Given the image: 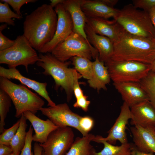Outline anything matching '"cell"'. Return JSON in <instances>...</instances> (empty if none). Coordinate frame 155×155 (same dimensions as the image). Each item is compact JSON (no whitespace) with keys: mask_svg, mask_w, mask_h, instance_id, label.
<instances>
[{"mask_svg":"<svg viewBox=\"0 0 155 155\" xmlns=\"http://www.w3.org/2000/svg\"><path fill=\"white\" fill-rule=\"evenodd\" d=\"M57 20L55 9L50 4H44L26 16L23 34L39 52L53 38Z\"/></svg>","mask_w":155,"mask_h":155,"instance_id":"6da1fadb","label":"cell"},{"mask_svg":"<svg viewBox=\"0 0 155 155\" xmlns=\"http://www.w3.org/2000/svg\"><path fill=\"white\" fill-rule=\"evenodd\" d=\"M113 43L112 61L151 64L155 59V45L152 39L131 34L123 28L118 38Z\"/></svg>","mask_w":155,"mask_h":155,"instance_id":"7a4b0ae2","label":"cell"},{"mask_svg":"<svg viewBox=\"0 0 155 155\" xmlns=\"http://www.w3.org/2000/svg\"><path fill=\"white\" fill-rule=\"evenodd\" d=\"M38 56L39 59L36 64L44 69L42 73L53 77L55 83V89L57 90L61 88L64 90L67 95V100L69 101L73 92L75 69L68 67L69 62L61 61L51 53H40Z\"/></svg>","mask_w":155,"mask_h":155,"instance_id":"3957f363","label":"cell"},{"mask_svg":"<svg viewBox=\"0 0 155 155\" xmlns=\"http://www.w3.org/2000/svg\"><path fill=\"white\" fill-rule=\"evenodd\" d=\"M0 89L11 98L16 110L15 116L16 118L20 117L26 111L35 114L44 104V101L37 94L22 84H17L2 77H0Z\"/></svg>","mask_w":155,"mask_h":155,"instance_id":"277c9868","label":"cell"},{"mask_svg":"<svg viewBox=\"0 0 155 155\" xmlns=\"http://www.w3.org/2000/svg\"><path fill=\"white\" fill-rule=\"evenodd\" d=\"M127 32L136 36L153 39L155 29L149 13L135 8L132 4L124 6L114 19Z\"/></svg>","mask_w":155,"mask_h":155,"instance_id":"5b68a950","label":"cell"},{"mask_svg":"<svg viewBox=\"0 0 155 155\" xmlns=\"http://www.w3.org/2000/svg\"><path fill=\"white\" fill-rule=\"evenodd\" d=\"M39 59L36 50L23 34L17 37L12 46L0 51V63L7 65L9 68L23 65L28 72V66L36 63Z\"/></svg>","mask_w":155,"mask_h":155,"instance_id":"8992f818","label":"cell"},{"mask_svg":"<svg viewBox=\"0 0 155 155\" xmlns=\"http://www.w3.org/2000/svg\"><path fill=\"white\" fill-rule=\"evenodd\" d=\"M51 54L59 60L67 61L75 56L95 59L98 52L90 43L78 34L73 32L53 49Z\"/></svg>","mask_w":155,"mask_h":155,"instance_id":"52a82bcc","label":"cell"},{"mask_svg":"<svg viewBox=\"0 0 155 155\" xmlns=\"http://www.w3.org/2000/svg\"><path fill=\"white\" fill-rule=\"evenodd\" d=\"M105 65L113 83L139 82L150 71V64L137 61L111 60Z\"/></svg>","mask_w":155,"mask_h":155,"instance_id":"ba28073f","label":"cell"},{"mask_svg":"<svg viewBox=\"0 0 155 155\" xmlns=\"http://www.w3.org/2000/svg\"><path fill=\"white\" fill-rule=\"evenodd\" d=\"M74 136L70 127H59L50 133L45 142L39 144L42 155H65L73 143Z\"/></svg>","mask_w":155,"mask_h":155,"instance_id":"9c48e42d","label":"cell"},{"mask_svg":"<svg viewBox=\"0 0 155 155\" xmlns=\"http://www.w3.org/2000/svg\"><path fill=\"white\" fill-rule=\"evenodd\" d=\"M40 111L43 115L59 127L74 128L80 131L83 136L88 134L85 133L80 126V121L82 117L72 111L66 103L59 104L53 106L43 107Z\"/></svg>","mask_w":155,"mask_h":155,"instance_id":"30bf717a","label":"cell"},{"mask_svg":"<svg viewBox=\"0 0 155 155\" xmlns=\"http://www.w3.org/2000/svg\"><path fill=\"white\" fill-rule=\"evenodd\" d=\"M55 8L58 17L56 30L53 38L38 52L40 53H51L58 44L73 32V24L71 18L62 3L59 4Z\"/></svg>","mask_w":155,"mask_h":155,"instance_id":"8fae6325","label":"cell"},{"mask_svg":"<svg viewBox=\"0 0 155 155\" xmlns=\"http://www.w3.org/2000/svg\"><path fill=\"white\" fill-rule=\"evenodd\" d=\"M131 118L130 108L124 102L121 107L119 116L108 132V136L106 137L100 135L95 136L93 141L97 140H103L113 145L115 144L117 141L121 144L128 143L126 129L128 121Z\"/></svg>","mask_w":155,"mask_h":155,"instance_id":"7c38bea8","label":"cell"},{"mask_svg":"<svg viewBox=\"0 0 155 155\" xmlns=\"http://www.w3.org/2000/svg\"><path fill=\"white\" fill-rule=\"evenodd\" d=\"M0 77L9 80H16L22 84L36 92L48 102V106H53L56 104L49 97L46 87V82H40L24 76L16 68L6 69L0 66Z\"/></svg>","mask_w":155,"mask_h":155,"instance_id":"4fadbf2b","label":"cell"},{"mask_svg":"<svg viewBox=\"0 0 155 155\" xmlns=\"http://www.w3.org/2000/svg\"><path fill=\"white\" fill-rule=\"evenodd\" d=\"M113 85L121 95L124 102L130 108L149 101L146 93L139 82H123L113 83Z\"/></svg>","mask_w":155,"mask_h":155,"instance_id":"5bb4252c","label":"cell"},{"mask_svg":"<svg viewBox=\"0 0 155 155\" xmlns=\"http://www.w3.org/2000/svg\"><path fill=\"white\" fill-rule=\"evenodd\" d=\"M133 144L139 150L155 153V127L134 125L130 127Z\"/></svg>","mask_w":155,"mask_h":155,"instance_id":"9a60e30c","label":"cell"},{"mask_svg":"<svg viewBox=\"0 0 155 155\" xmlns=\"http://www.w3.org/2000/svg\"><path fill=\"white\" fill-rule=\"evenodd\" d=\"M85 31L89 42L98 51L100 60L104 63L111 60L113 52L111 40L106 36L96 34L86 23Z\"/></svg>","mask_w":155,"mask_h":155,"instance_id":"2e32d148","label":"cell"},{"mask_svg":"<svg viewBox=\"0 0 155 155\" xmlns=\"http://www.w3.org/2000/svg\"><path fill=\"white\" fill-rule=\"evenodd\" d=\"M130 110L132 125L155 127V109L149 101L133 106Z\"/></svg>","mask_w":155,"mask_h":155,"instance_id":"e0dca14e","label":"cell"},{"mask_svg":"<svg viewBox=\"0 0 155 155\" xmlns=\"http://www.w3.org/2000/svg\"><path fill=\"white\" fill-rule=\"evenodd\" d=\"M81 7L87 17L115 19L119 10L108 6L102 0H81Z\"/></svg>","mask_w":155,"mask_h":155,"instance_id":"ac0fdd59","label":"cell"},{"mask_svg":"<svg viewBox=\"0 0 155 155\" xmlns=\"http://www.w3.org/2000/svg\"><path fill=\"white\" fill-rule=\"evenodd\" d=\"M23 114L30 122L34 131L33 141L40 144L45 142L50 133L59 127L49 119L42 120L30 111H26Z\"/></svg>","mask_w":155,"mask_h":155,"instance_id":"d6986e66","label":"cell"},{"mask_svg":"<svg viewBox=\"0 0 155 155\" xmlns=\"http://www.w3.org/2000/svg\"><path fill=\"white\" fill-rule=\"evenodd\" d=\"M86 23L96 34L108 37L113 42L117 38L122 28L114 20L86 16Z\"/></svg>","mask_w":155,"mask_h":155,"instance_id":"ffe728a7","label":"cell"},{"mask_svg":"<svg viewBox=\"0 0 155 155\" xmlns=\"http://www.w3.org/2000/svg\"><path fill=\"white\" fill-rule=\"evenodd\" d=\"M62 4L70 15L73 24V31L90 43L85 31L86 16L81 7V0H63Z\"/></svg>","mask_w":155,"mask_h":155,"instance_id":"44dd1931","label":"cell"},{"mask_svg":"<svg viewBox=\"0 0 155 155\" xmlns=\"http://www.w3.org/2000/svg\"><path fill=\"white\" fill-rule=\"evenodd\" d=\"M93 70L92 77L88 81L89 86L97 90H106V85L111 79L107 67L100 60L99 56L93 62Z\"/></svg>","mask_w":155,"mask_h":155,"instance_id":"7402d4cb","label":"cell"},{"mask_svg":"<svg viewBox=\"0 0 155 155\" xmlns=\"http://www.w3.org/2000/svg\"><path fill=\"white\" fill-rule=\"evenodd\" d=\"M95 136L92 133L82 137H77L65 155H91L94 148L91 144Z\"/></svg>","mask_w":155,"mask_h":155,"instance_id":"603a6c76","label":"cell"},{"mask_svg":"<svg viewBox=\"0 0 155 155\" xmlns=\"http://www.w3.org/2000/svg\"><path fill=\"white\" fill-rule=\"evenodd\" d=\"M94 142L103 144L104 147L98 152H96L94 148L91 155H131V144L128 142L121 144L119 146H115L103 140H97Z\"/></svg>","mask_w":155,"mask_h":155,"instance_id":"cb8c5ba5","label":"cell"},{"mask_svg":"<svg viewBox=\"0 0 155 155\" xmlns=\"http://www.w3.org/2000/svg\"><path fill=\"white\" fill-rule=\"evenodd\" d=\"M19 127L10 144L13 152L17 155H20L25 144L27 126L26 119L23 114L20 119Z\"/></svg>","mask_w":155,"mask_h":155,"instance_id":"d4e9b609","label":"cell"},{"mask_svg":"<svg viewBox=\"0 0 155 155\" xmlns=\"http://www.w3.org/2000/svg\"><path fill=\"white\" fill-rule=\"evenodd\" d=\"M74 69L84 78L88 80L93 76V62L83 57L75 56L71 58Z\"/></svg>","mask_w":155,"mask_h":155,"instance_id":"484cf974","label":"cell"},{"mask_svg":"<svg viewBox=\"0 0 155 155\" xmlns=\"http://www.w3.org/2000/svg\"><path fill=\"white\" fill-rule=\"evenodd\" d=\"M139 83L155 109V73L150 71Z\"/></svg>","mask_w":155,"mask_h":155,"instance_id":"4316f807","label":"cell"},{"mask_svg":"<svg viewBox=\"0 0 155 155\" xmlns=\"http://www.w3.org/2000/svg\"><path fill=\"white\" fill-rule=\"evenodd\" d=\"M11 98L3 90L0 89V133L5 130V120L11 106Z\"/></svg>","mask_w":155,"mask_h":155,"instance_id":"83f0119b","label":"cell"},{"mask_svg":"<svg viewBox=\"0 0 155 155\" xmlns=\"http://www.w3.org/2000/svg\"><path fill=\"white\" fill-rule=\"evenodd\" d=\"M23 18L22 15H19L13 11L7 3L0 2V22L5 23L9 25L14 26L15 22L12 18L20 20Z\"/></svg>","mask_w":155,"mask_h":155,"instance_id":"f1b7e54d","label":"cell"},{"mask_svg":"<svg viewBox=\"0 0 155 155\" xmlns=\"http://www.w3.org/2000/svg\"><path fill=\"white\" fill-rule=\"evenodd\" d=\"M20 120L9 128L5 129L0 135V144L10 146L20 125Z\"/></svg>","mask_w":155,"mask_h":155,"instance_id":"f546056e","label":"cell"},{"mask_svg":"<svg viewBox=\"0 0 155 155\" xmlns=\"http://www.w3.org/2000/svg\"><path fill=\"white\" fill-rule=\"evenodd\" d=\"M33 132V128L31 125L27 132L25 145L20 155H34L32 151Z\"/></svg>","mask_w":155,"mask_h":155,"instance_id":"4dcf8cb0","label":"cell"},{"mask_svg":"<svg viewBox=\"0 0 155 155\" xmlns=\"http://www.w3.org/2000/svg\"><path fill=\"white\" fill-rule=\"evenodd\" d=\"M36 0H1V2L7 3L13 8V10L18 14L22 15L20 9L21 7L24 4L28 3H34Z\"/></svg>","mask_w":155,"mask_h":155,"instance_id":"1f68e13d","label":"cell"},{"mask_svg":"<svg viewBox=\"0 0 155 155\" xmlns=\"http://www.w3.org/2000/svg\"><path fill=\"white\" fill-rule=\"evenodd\" d=\"M132 2L133 5L135 8L142 9L148 13L155 6V0H133Z\"/></svg>","mask_w":155,"mask_h":155,"instance_id":"d6a6232c","label":"cell"},{"mask_svg":"<svg viewBox=\"0 0 155 155\" xmlns=\"http://www.w3.org/2000/svg\"><path fill=\"white\" fill-rule=\"evenodd\" d=\"M79 124L82 129L88 134L94 127V121L93 119L89 116L82 117L80 120Z\"/></svg>","mask_w":155,"mask_h":155,"instance_id":"836d02e7","label":"cell"},{"mask_svg":"<svg viewBox=\"0 0 155 155\" xmlns=\"http://www.w3.org/2000/svg\"><path fill=\"white\" fill-rule=\"evenodd\" d=\"M74 77L73 91L76 99H77L84 95L83 91L80 87L78 81V79L82 77L75 69L74 71Z\"/></svg>","mask_w":155,"mask_h":155,"instance_id":"e575fe53","label":"cell"},{"mask_svg":"<svg viewBox=\"0 0 155 155\" xmlns=\"http://www.w3.org/2000/svg\"><path fill=\"white\" fill-rule=\"evenodd\" d=\"M87 96L84 95L76 99V101L73 104V106L75 108H80L85 112H87L90 103V101L87 100Z\"/></svg>","mask_w":155,"mask_h":155,"instance_id":"d590c367","label":"cell"},{"mask_svg":"<svg viewBox=\"0 0 155 155\" xmlns=\"http://www.w3.org/2000/svg\"><path fill=\"white\" fill-rule=\"evenodd\" d=\"M0 30V51L9 48L14 45L15 40L9 39L3 34Z\"/></svg>","mask_w":155,"mask_h":155,"instance_id":"8d00e7d4","label":"cell"},{"mask_svg":"<svg viewBox=\"0 0 155 155\" xmlns=\"http://www.w3.org/2000/svg\"><path fill=\"white\" fill-rule=\"evenodd\" d=\"M13 153L10 146L0 144V155H10Z\"/></svg>","mask_w":155,"mask_h":155,"instance_id":"74e56055","label":"cell"},{"mask_svg":"<svg viewBox=\"0 0 155 155\" xmlns=\"http://www.w3.org/2000/svg\"><path fill=\"white\" fill-rule=\"evenodd\" d=\"M131 155H155L154 154L148 153L138 150L133 144L131 143Z\"/></svg>","mask_w":155,"mask_h":155,"instance_id":"f35d334b","label":"cell"},{"mask_svg":"<svg viewBox=\"0 0 155 155\" xmlns=\"http://www.w3.org/2000/svg\"><path fill=\"white\" fill-rule=\"evenodd\" d=\"M34 155H42V149L39 144L35 142L34 145Z\"/></svg>","mask_w":155,"mask_h":155,"instance_id":"ab89813d","label":"cell"},{"mask_svg":"<svg viewBox=\"0 0 155 155\" xmlns=\"http://www.w3.org/2000/svg\"><path fill=\"white\" fill-rule=\"evenodd\" d=\"M148 13L151 22L155 29V6L151 9Z\"/></svg>","mask_w":155,"mask_h":155,"instance_id":"60d3db41","label":"cell"},{"mask_svg":"<svg viewBox=\"0 0 155 155\" xmlns=\"http://www.w3.org/2000/svg\"><path fill=\"white\" fill-rule=\"evenodd\" d=\"M103 1L106 5L112 7H114L118 3V0H102Z\"/></svg>","mask_w":155,"mask_h":155,"instance_id":"b9f144b4","label":"cell"},{"mask_svg":"<svg viewBox=\"0 0 155 155\" xmlns=\"http://www.w3.org/2000/svg\"><path fill=\"white\" fill-rule=\"evenodd\" d=\"M63 0H51L50 5L53 8L60 3H62Z\"/></svg>","mask_w":155,"mask_h":155,"instance_id":"7bdbcfd3","label":"cell"},{"mask_svg":"<svg viewBox=\"0 0 155 155\" xmlns=\"http://www.w3.org/2000/svg\"><path fill=\"white\" fill-rule=\"evenodd\" d=\"M150 71L155 73V59L150 64Z\"/></svg>","mask_w":155,"mask_h":155,"instance_id":"ee69618b","label":"cell"},{"mask_svg":"<svg viewBox=\"0 0 155 155\" xmlns=\"http://www.w3.org/2000/svg\"><path fill=\"white\" fill-rule=\"evenodd\" d=\"M7 27V24H4L1 25L0 26V30L2 31L4 29L6 28Z\"/></svg>","mask_w":155,"mask_h":155,"instance_id":"f6af8a7d","label":"cell"},{"mask_svg":"<svg viewBox=\"0 0 155 155\" xmlns=\"http://www.w3.org/2000/svg\"><path fill=\"white\" fill-rule=\"evenodd\" d=\"M152 40L155 45V37L153 39H152Z\"/></svg>","mask_w":155,"mask_h":155,"instance_id":"bcb514c9","label":"cell"},{"mask_svg":"<svg viewBox=\"0 0 155 155\" xmlns=\"http://www.w3.org/2000/svg\"><path fill=\"white\" fill-rule=\"evenodd\" d=\"M10 155H17V154H15L13 152Z\"/></svg>","mask_w":155,"mask_h":155,"instance_id":"7dc6e473","label":"cell"}]
</instances>
